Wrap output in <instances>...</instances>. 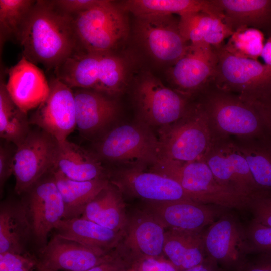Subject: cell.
I'll list each match as a JSON object with an SVG mask.
<instances>
[{"mask_svg": "<svg viewBox=\"0 0 271 271\" xmlns=\"http://www.w3.org/2000/svg\"><path fill=\"white\" fill-rule=\"evenodd\" d=\"M22 55L33 63L55 69L80 48L73 16L53 1H37L27 15L17 39Z\"/></svg>", "mask_w": 271, "mask_h": 271, "instance_id": "cell-1", "label": "cell"}, {"mask_svg": "<svg viewBox=\"0 0 271 271\" xmlns=\"http://www.w3.org/2000/svg\"><path fill=\"white\" fill-rule=\"evenodd\" d=\"M195 100L205 110L214 137L271 140L260 104L248 102L210 82Z\"/></svg>", "mask_w": 271, "mask_h": 271, "instance_id": "cell-2", "label": "cell"}, {"mask_svg": "<svg viewBox=\"0 0 271 271\" xmlns=\"http://www.w3.org/2000/svg\"><path fill=\"white\" fill-rule=\"evenodd\" d=\"M55 73L72 89H91L114 97L126 85L127 68L112 52L79 50L57 67Z\"/></svg>", "mask_w": 271, "mask_h": 271, "instance_id": "cell-3", "label": "cell"}, {"mask_svg": "<svg viewBox=\"0 0 271 271\" xmlns=\"http://www.w3.org/2000/svg\"><path fill=\"white\" fill-rule=\"evenodd\" d=\"M151 167L178 182L192 201L226 210L246 209L248 197L220 182L204 160L182 163L161 159Z\"/></svg>", "mask_w": 271, "mask_h": 271, "instance_id": "cell-4", "label": "cell"}, {"mask_svg": "<svg viewBox=\"0 0 271 271\" xmlns=\"http://www.w3.org/2000/svg\"><path fill=\"white\" fill-rule=\"evenodd\" d=\"M159 133L160 159L182 163L203 160L214 138L207 114L196 100L180 119L160 128Z\"/></svg>", "mask_w": 271, "mask_h": 271, "instance_id": "cell-5", "label": "cell"}, {"mask_svg": "<svg viewBox=\"0 0 271 271\" xmlns=\"http://www.w3.org/2000/svg\"><path fill=\"white\" fill-rule=\"evenodd\" d=\"M223 45L213 47L217 63L210 83L253 103L262 104L270 99L271 67L258 60L234 56L226 51Z\"/></svg>", "mask_w": 271, "mask_h": 271, "instance_id": "cell-6", "label": "cell"}, {"mask_svg": "<svg viewBox=\"0 0 271 271\" xmlns=\"http://www.w3.org/2000/svg\"><path fill=\"white\" fill-rule=\"evenodd\" d=\"M120 5L99 0L93 7L73 16L80 48L90 52H112L129 33V23Z\"/></svg>", "mask_w": 271, "mask_h": 271, "instance_id": "cell-7", "label": "cell"}, {"mask_svg": "<svg viewBox=\"0 0 271 271\" xmlns=\"http://www.w3.org/2000/svg\"><path fill=\"white\" fill-rule=\"evenodd\" d=\"M93 153L102 162L152 166L160 159L159 139L149 126L141 123L112 127L93 142Z\"/></svg>", "mask_w": 271, "mask_h": 271, "instance_id": "cell-8", "label": "cell"}, {"mask_svg": "<svg viewBox=\"0 0 271 271\" xmlns=\"http://www.w3.org/2000/svg\"><path fill=\"white\" fill-rule=\"evenodd\" d=\"M19 196L31 230V251L36 256L45 248L50 233L64 215L52 170Z\"/></svg>", "mask_w": 271, "mask_h": 271, "instance_id": "cell-9", "label": "cell"}, {"mask_svg": "<svg viewBox=\"0 0 271 271\" xmlns=\"http://www.w3.org/2000/svg\"><path fill=\"white\" fill-rule=\"evenodd\" d=\"M134 99L141 122L149 127L160 128L180 119L194 100L165 86L149 73H144L138 81Z\"/></svg>", "mask_w": 271, "mask_h": 271, "instance_id": "cell-10", "label": "cell"}, {"mask_svg": "<svg viewBox=\"0 0 271 271\" xmlns=\"http://www.w3.org/2000/svg\"><path fill=\"white\" fill-rule=\"evenodd\" d=\"M203 242L207 256L224 271H240L249 255L245 226L226 211L204 230Z\"/></svg>", "mask_w": 271, "mask_h": 271, "instance_id": "cell-11", "label": "cell"}, {"mask_svg": "<svg viewBox=\"0 0 271 271\" xmlns=\"http://www.w3.org/2000/svg\"><path fill=\"white\" fill-rule=\"evenodd\" d=\"M58 142L38 128L16 147L13 161L14 190L20 196L52 170Z\"/></svg>", "mask_w": 271, "mask_h": 271, "instance_id": "cell-12", "label": "cell"}, {"mask_svg": "<svg viewBox=\"0 0 271 271\" xmlns=\"http://www.w3.org/2000/svg\"><path fill=\"white\" fill-rule=\"evenodd\" d=\"M134 32L138 41L152 57L171 66L190 45L180 33L179 19L173 15L136 17Z\"/></svg>", "mask_w": 271, "mask_h": 271, "instance_id": "cell-13", "label": "cell"}, {"mask_svg": "<svg viewBox=\"0 0 271 271\" xmlns=\"http://www.w3.org/2000/svg\"><path fill=\"white\" fill-rule=\"evenodd\" d=\"M216 63L217 55L213 47L206 43L190 44L185 54L169 70L172 88L194 100L211 81Z\"/></svg>", "mask_w": 271, "mask_h": 271, "instance_id": "cell-14", "label": "cell"}, {"mask_svg": "<svg viewBox=\"0 0 271 271\" xmlns=\"http://www.w3.org/2000/svg\"><path fill=\"white\" fill-rule=\"evenodd\" d=\"M49 83V95L29 119V123L61 142L76 128L73 90L56 77Z\"/></svg>", "mask_w": 271, "mask_h": 271, "instance_id": "cell-15", "label": "cell"}, {"mask_svg": "<svg viewBox=\"0 0 271 271\" xmlns=\"http://www.w3.org/2000/svg\"><path fill=\"white\" fill-rule=\"evenodd\" d=\"M203 160L220 182L243 196L248 197L258 190L247 162L233 139L214 137Z\"/></svg>", "mask_w": 271, "mask_h": 271, "instance_id": "cell-16", "label": "cell"}, {"mask_svg": "<svg viewBox=\"0 0 271 271\" xmlns=\"http://www.w3.org/2000/svg\"><path fill=\"white\" fill-rule=\"evenodd\" d=\"M109 180L123 194L144 201L191 200L176 180L143 167H131L109 171Z\"/></svg>", "mask_w": 271, "mask_h": 271, "instance_id": "cell-17", "label": "cell"}, {"mask_svg": "<svg viewBox=\"0 0 271 271\" xmlns=\"http://www.w3.org/2000/svg\"><path fill=\"white\" fill-rule=\"evenodd\" d=\"M124 234L114 250L126 263L146 257H165L166 229L143 209L128 214Z\"/></svg>", "mask_w": 271, "mask_h": 271, "instance_id": "cell-18", "label": "cell"}, {"mask_svg": "<svg viewBox=\"0 0 271 271\" xmlns=\"http://www.w3.org/2000/svg\"><path fill=\"white\" fill-rule=\"evenodd\" d=\"M143 209L166 230L196 231L204 230L226 210L217 206L189 200L145 201Z\"/></svg>", "mask_w": 271, "mask_h": 271, "instance_id": "cell-19", "label": "cell"}, {"mask_svg": "<svg viewBox=\"0 0 271 271\" xmlns=\"http://www.w3.org/2000/svg\"><path fill=\"white\" fill-rule=\"evenodd\" d=\"M107 253L52 234L45 248L36 255V268L56 271H87L110 259Z\"/></svg>", "mask_w": 271, "mask_h": 271, "instance_id": "cell-20", "label": "cell"}, {"mask_svg": "<svg viewBox=\"0 0 271 271\" xmlns=\"http://www.w3.org/2000/svg\"><path fill=\"white\" fill-rule=\"evenodd\" d=\"M76 128L80 134L95 141L110 128L118 108L113 96L91 89H73Z\"/></svg>", "mask_w": 271, "mask_h": 271, "instance_id": "cell-21", "label": "cell"}, {"mask_svg": "<svg viewBox=\"0 0 271 271\" xmlns=\"http://www.w3.org/2000/svg\"><path fill=\"white\" fill-rule=\"evenodd\" d=\"M5 86L14 103L25 114L37 108L50 91L49 83L43 72L23 55L9 69Z\"/></svg>", "mask_w": 271, "mask_h": 271, "instance_id": "cell-22", "label": "cell"}, {"mask_svg": "<svg viewBox=\"0 0 271 271\" xmlns=\"http://www.w3.org/2000/svg\"><path fill=\"white\" fill-rule=\"evenodd\" d=\"M5 252L32 253L31 230L20 198L1 202L0 253Z\"/></svg>", "mask_w": 271, "mask_h": 271, "instance_id": "cell-23", "label": "cell"}, {"mask_svg": "<svg viewBox=\"0 0 271 271\" xmlns=\"http://www.w3.org/2000/svg\"><path fill=\"white\" fill-rule=\"evenodd\" d=\"M52 234L86 246L110 253L122 240L124 231H116L82 217L61 220Z\"/></svg>", "mask_w": 271, "mask_h": 271, "instance_id": "cell-24", "label": "cell"}, {"mask_svg": "<svg viewBox=\"0 0 271 271\" xmlns=\"http://www.w3.org/2000/svg\"><path fill=\"white\" fill-rule=\"evenodd\" d=\"M54 168L74 180L109 179V169L94 153L68 140L58 142Z\"/></svg>", "mask_w": 271, "mask_h": 271, "instance_id": "cell-25", "label": "cell"}, {"mask_svg": "<svg viewBox=\"0 0 271 271\" xmlns=\"http://www.w3.org/2000/svg\"><path fill=\"white\" fill-rule=\"evenodd\" d=\"M223 21L233 32L256 29L271 36V0H215Z\"/></svg>", "mask_w": 271, "mask_h": 271, "instance_id": "cell-26", "label": "cell"}, {"mask_svg": "<svg viewBox=\"0 0 271 271\" xmlns=\"http://www.w3.org/2000/svg\"><path fill=\"white\" fill-rule=\"evenodd\" d=\"M204 231L166 230L164 253L179 271L198 265L207 257L203 242Z\"/></svg>", "mask_w": 271, "mask_h": 271, "instance_id": "cell-27", "label": "cell"}, {"mask_svg": "<svg viewBox=\"0 0 271 271\" xmlns=\"http://www.w3.org/2000/svg\"><path fill=\"white\" fill-rule=\"evenodd\" d=\"M179 16L180 33L187 42L192 45L206 43L219 47L233 33L223 19L210 14L197 12Z\"/></svg>", "mask_w": 271, "mask_h": 271, "instance_id": "cell-28", "label": "cell"}, {"mask_svg": "<svg viewBox=\"0 0 271 271\" xmlns=\"http://www.w3.org/2000/svg\"><path fill=\"white\" fill-rule=\"evenodd\" d=\"M81 217L116 231H124L128 214L122 193L110 182L88 204Z\"/></svg>", "mask_w": 271, "mask_h": 271, "instance_id": "cell-29", "label": "cell"}, {"mask_svg": "<svg viewBox=\"0 0 271 271\" xmlns=\"http://www.w3.org/2000/svg\"><path fill=\"white\" fill-rule=\"evenodd\" d=\"M121 6L136 17L182 15L197 12L212 14L223 20V14L215 0H128Z\"/></svg>", "mask_w": 271, "mask_h": 271, "instance_id": "cell-30", "label": "cell"}, {"mask_svg": "<svg viewBox=\"0 0 271 271\" xmlns=\"http://www.w3.org/2000/svg\"><path fill=\"white\" fill-rule=\"evenodd\" d=\"M52 171L64 203V219L81 217L88 204L110 183L107 178L74 180L54 168Z\"/></svg>", "mask_w": 271, "mask_h": 271, "instance_id": "cell-31", "label": "cell"}, {"mask_svg": "<svg viewBox=\"0 0 271 271\" xmlns=\"http://www.w3.org/2000/svg\"><path fill=\"white\" fill-rule=\"evenodd\" d=\"M233 139L247 162L258 191H271V140Z\"/></svg>", "mask_w": 271, "mask_h": 271, "instance_id": "cell-32", "label": "cell"}, {"mask_svg": "<svg viewBox=\"0 0 271 271\" xmlns=\"http://www.w3.org/2000/svg\"><path fill=\"white\" fill-rule=\"evenodd\" d=\"M27 114L21 111L14 103L6 88L0 86V136L16 147L22 144L30 132Z\"/></svg>", "mask_w": 271, "mask_h": 271, "instance_id": "cell-33", "label": "cell"}, {"mask_svg": "<svg viewBox=\"0 0 271 271\" xmlns=\"http://www.w3.org/2000/svg\"><path fill=\"white\" fill-rule=\"evenodd\" d=\"M264 34L252 28H241L234 31L223 48L238 57L257 60L264 45Z\"/></svg>", "mask_w": 271, "mask_h": 271, "instance_id": "cell-34", "label": "cell"}, {"mask_svg": "<svg viewBox=\"0 0 271 271\" xmlns=\"http://www.w3.org/2000/svg\"><path fill=\"white\" fill-rule=\"evenodd\" d=\"M35 1L0 0L1 38L14 36L17 39L20 29Z\"/></svg>", "mask_w": 271, "mask_h": 271, "instance_id": "cell-35", "label": "cell"}, {"mask_svg": "<svg viewBox=\"0 0 271 271\" xmlns=\"http://www.w3.org/2000/svg\"><path fill=\"white\" fill-rule=\"evenodd\" d=\"M245 227L249 255L271 253V227L252 219Z\"/></svg>", "mask_w": 271, "mask_h": 271, "instance_id": "cell-36", "label": "cell"}, {"mask_svg": "<svg viewBox=\"0 0 271 271\" xmlns=\"http://www.w3.org/2000/svg\"><path fill=\"white\" fill-rule=\"evenodd\" d=\"M246 209L252 219L264 225L271 227V191L259 190L247 199Z\"/></svg>", "mask_w": 271, "mask_h": 271, "instance_id": "cell-37", "label": "cell"}, {"mask_svg": "<svg viewBox=\"0 0 271 271\" xmlns=\"http://www.w3.org/2000/svg\"><path fill=\"white\" fill-rule=\"evenodd\" d=\"M36 264V256L32 253H0V271H32Z\"/></svg>", "mask_w": 271, "mask_h": 271, "instance_id": "cell-38", "label": "cell"}, {"mask_svg": "<svg viewBox=\"0 0 271 271\" xmlns=\"http://www.w3.org/2000/svg\"><path fill=\"white\" fill-rule=\"evenodd\" d=\"M128 271H179L166 257H146L126 263Z\"/></svg>", "mask_w": 271, "mask_h": 271, "instance_id": "cell-39", "label": "cell"}, {"mask_svg": "<svg viewBox=\"0 0 271 271\" xmlns=\"http://www.w3.org/2000/svg\"><path fill=\"white\" fill-rule=\"evenodd\" d=\"M12 144H13L6 141H5V143L1 144L0 192L1 196L6 182L13 174V161L16 147L14 148Z\"/></svg>", "mask_w": 271, "mask_h": 271, "instance_id": "cell-40", "label": "cell"}, {"mask_svg": "<svg viewBox=\"0 0 271 271\" xmlns=\"http://www.w3.org/2000/svg\"><path fill=\"white\" fill-rule=\"evenodd\" d=\"M99 0H57L55 5L63 12L71 15L83 12L96 5Z\"/></svg>", "mask_w": 271, "mask_h": 271, "instance_id": "cell-41", "label": "cell"}, {"mask_svg": "<svg viewBox=\"0 0 271 271\" xmlns=\"http://www.w3.org/2000/svg\"><path fill=\"white\" fill-rule=\"evenodd\" d=\"M240 271H271V253L249 255Z\"/></svg>", "mask_w": 271, "mask_h": 271, "instance_id": "cell-42", "label": "cell"}, {"mask_svg": "<svg viewBox=\"0 0 271 271\" xmlns=\"http://www.w3.org/2000/svg\"><path fill=\"white\" fill-rule=\"evenodd\" d=\"M114 252L110 259L87 271H128L126 262L115 251Z\"/></svg>", "mask_w": 271, "mask_h": 271, "instance_id": "cell-43", "label": "cell"}, {"mask_svg": "<svg viewBox=\"0 0 271 271\" xmlns=\"http://www.w3.org/2000/svg\"><path fill=\"white\" fill-rule=\"evenodd\" d=\"M184 271H224L213 260L207 256L201 264Z\"/></svg>", "mask_w": 271, "mask_h": 271, "instance_id": "cell-44", "label": "cell"}, {"mask_svg": "<svg viewBox=\"0 0 271 271\" xmlns=\"http://www.w3.org/2000/svg\"><path fill=\"white\" fill-rule=\"evenodd\" d=\"M260 57L263 60L264 64L271 67V36L264 43Z\"/></svg>", "mask_w": 271, "mask_h": 271, "instance_id": "cell-45", "label": "cell"}, {"mask_svg": "<svg viewBox=\"0 0 271 271\" xmlns=\"http://www.w3.org/2000/svg\"><path fill=\"white\" fill-rule=\"evenodd\" d=\"M260 105L271 135V98Z\"/></svg>", "mask_w": 271, "mask_h": 271, "instance_id": "cell-46", "label": "cell"}, {"mask_svg": "<svg viewBox=\"0 0 271 271\" xmlns=\"http://www.w3.org/2000/svg\"><path fill=\"white\" fill-rule=\"evenodd\" d=\"M36 269L37 270V271H56V270H52L40 268H37Z\"/></svg>", "mask_w": 271, "mask_h": 271, "instance_id": "cell-47", "label": "cell"}]
</instances>
